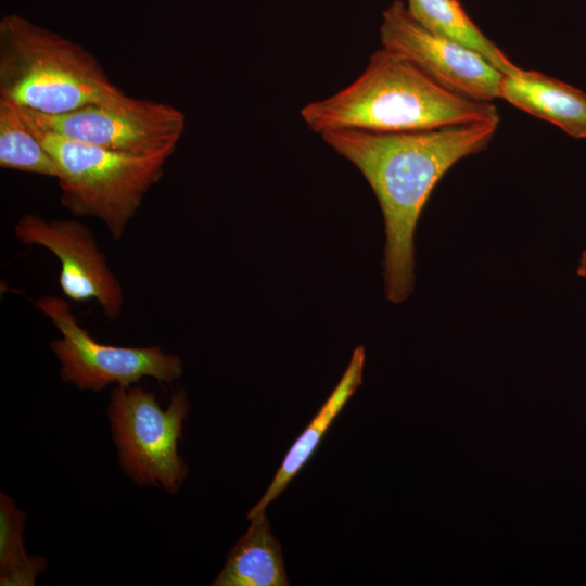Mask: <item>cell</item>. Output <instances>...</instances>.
<instances>
[{
	"label": "cell",
	"mask_w": 586,
	"mask_h": 586,
	"mask_svg": "<svg viewBox=\"0 0 586 586\" xmlns=\"http://www.w3.org/2000/svg\"><path fill=\"white\" fill-rule=\"evenodd\" d=\"M301 116L320 136L343 129L402 132L500 120L493 102L458 94L384 48L370 55L353 82L306 104Z\"/></svg>",
	"instance_id": "7a4b0ae2"
},
{
	"label": "cell",
	"mask_w": 586,
	"mask_h": 586,
	"mask_svg": "<svg viewBox=\"0 0 586 586\" xmlns=\"http://www.w3.org/2000/svg\"><path fill=\"white\" fill-rule=\"evenodd\" d=\"M190 405L179 390L163 409L155 395L138 386L117 385L111 394L107 418L123 470L139 485L176 493L188 474L178 454L182 423Z\"/></svg>",
	"instance_id": "5b68a950"
},
{
	"label": "cell",
	"mask_w": 586,
	"mask_h": 586,
	"mask_svg": "<svg viewBox=\"0 0 586 586\" xmlns=\"http://www.w3.org/2000/svg\"><path fill=\"white\" fill-rule=\"evenodd\" d=\"M130 99L80 44L15 14L0 21V100L59 115Z\"/></svg>",
	"instance_id": "3957f363"
},
{
	"label": "cell",
	"mask_w": 586,
	"mask_h": 586,
	"mask_svg": "<svg viewBox=\"0 0 586 586\" xmlns=\"http://www.w3.org/2000/svg\"><path fill=\"white\" fill-rule=\"evenodd\" d=\"M410 14L426 29L486 59L502 74L519 66L474 24L458 0H407Z\"/></svg>",
	"instance_id": "4fadbf2b"
},
{
	"label": "cell",
	"mask_w": 586,
	"mask_h": 586,
	"mask_svg": "<svg viewBox=\"0 0 586 586\" xmlns=\"http://www.w3.org/2000/svg\"><path fill=\"white\" fill-rule=\"evenodd\" d=\"M25 120L60 167L62 205L75 216L100 219L118 241L170 156L107 150Z\"/></svg>",
	"instance_id": "277c9868"
},
{
	"label": "cell",
	"mask_w": 586,
	"mask_h": 586,
	"mask_svg": "<svg viewBox=\"0 0 586 586\" xmlns=\"http://www.w3.org/2000/svg\"><path fill=\"white\" fill-rule=\"evenodd\" d=\"M25 513L13 499L0 494V585H34L47 566L44 558L27 556L23 540Z\"/></svg>",
	"instance_id": "9a60e30c"
},
{
	"label": "cell",
	"mask_w": 586,
	"mask_h": 586,
	"mask_svg": "<svg viewBox=\"0 0 586 586\" xmlns=\"http://www.w3.org/2000/svg\"><path fill=\"white\" fill-rule=\"evenodd\" d=\"M498 123H472L426 130L328 131L323 141L353 163L372 188L385 226L386 298L400 303L415 284L413 238L434 188L460 160L485 150Z\"/></svg>",
	"instance_id": "6da1fadb"
},
{
	"label": "cell",
	"mask_w": 586,
	"mask_h": 586,
	"mask_svg": "<svg viewBox=\"0 0 586 586\" xmlns=\"http://www.w3.org/2000/svg\"><path fill=\"white\" fill-rule=\"evenodd\" d=\"M499 99L553 124L573 138L586 139V93L571 85L519 67L504 74Z\"/></svg>",
	"instance_id": "30bf717a"
},
{
	"label": "cell",
	"mask_w": 586,
	"mask_h": 586,
	"mask_svg": "<svg viewBox=\"0 0 586 586\" xmlns=\"http://www.w3.org/2000/svg\"><path fill=\"white\" fill-rule=\"evenodd\" d=\"M365 348L358 346L335 388L320 407L310 423L294 442L260 500L249 511L247 519L265 513L310 459L333 420L362 382Z\"/></svg>",
	"instance_id": "8fae6325"
},
{
	"label": "cell",
	"mask_w": 586,
	"mask_h": 586,
	"mask_svg": "<svg viewBox=\"0 0 586 586\" xmlns=\"http://www.w3.org/2000/svg\"><path fill=\"white\" fill-rule=\"evenodd\" d=\"M576 272L581 277H586V251H584L581 255Z\"/></svg>",
	"instance_id": "2e32d148"
},
{
	"label": "cell",
	"mask_w": 586,
	"mask_h": 586,
	"mask_svg": "<svg viewBox=\"0 0 586 586\" xmlns=\"http://www.w3.org/2000/svg\"><path fill=\"white\" fill-rule=\"evenodd\" d=\"M14 233L22 243L40 245L59 258V285L67 298L94 300L109 320L119 317L124 304L122 285L87 226L73 219L46 220L26 214L15 224Z\"/></svg>",
	"instance_id": "9c48e42d"
},
{
	"label": "cell",
	"mask_w": 586,
	"mask_h": 586,
	"mask_svg": "<svg viewBox=\"0 0 586 586\" xmlns=\"http://www.w3.org/2000/svg\"><path fill=\"white\" fill-rule=\"evenodd\" d=\"M380 41L458 94L483 102L499 99L504 74L481 54L423 27L402 0L383 11Z\"/></svg>",
	"instance_id": "ba28073f"
},
{
	"label": "cell",
	"mask_w": 586,
	"mask_h": 586,
	"mask_svg": "<svg viewBox=\"0 0 586 586\" xmlns=\"http://www.w3.org/2000/svg\"><path fill=\"white\" fill-rule=\"evenodd\" d=\"M35 306L50 318L61 336L51 348L61 362L62 380L79 390L102 391L109 384L130 386L151 377L171 383L182 374L179 356L160 346L123 347L99 343L77 321L68 303L59 296H43Z\"/></svg>",
	"instance_id": "8992f818"
},
{
	"label": "cell",
	"mask_w": 586,
	"mask_h": 586,
	"mask_svg": "<svg viewBox=\"0 0 586 586\" xmlns=\"http://www.w3.org/2000/svg\"><path fill=\"white\" fill-rule=\"evenodd\" d=\"M25 119L61 136L123 153L170 156L184 129L177 107L131 98L120 105H88L59 115L18 107Z\"/></svg>",
	"instance_id": "52a82bcc"
},
{
	"label": "cell",
	"mask_w": 586,
	"mask_h": 586,
	"mask_svg": "<svg viewBox=\"0 0 586 586\" xmlns=\"http://www.w3.org/2000/svg\"><path fill=\"white\" fill-rule=\"evenodd\" d=\"M246 533L229 551L214 586H288L281 545L265 513L251 519Z\"/></svg>",
	"instance_id": "7c38bea8"
},
{
	"label": "cell",
	"mask_w": 586,
	"mask_h": 586,
	"mask_svg": "<svg viewBox=\"0 0 586 586\" xmlns=\"http://www.w3.org/2000/svg\"><path fill=\"white\" fill-rule=\"evenodd\" d=\"M0 167L60 178L61 170L24 119L18 106L0 100Z\"/></svg>",
	"instance_id": "5bb4252c"
}]
</instances>
